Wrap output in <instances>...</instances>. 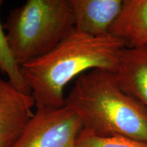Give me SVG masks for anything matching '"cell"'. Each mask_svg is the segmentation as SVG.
<instances>
[{
  "mask_svg": "<svg viewBox=\"0 0 147 147\" xmlns=\"http://www.w3.org/2000/svg\"><path fill=\"white\" fill-rule=\"evenodd\" d=\"M125 47L110 34L93 36L74 29L50 52L21 66L36 108L63 107L69 82L92 69L113 71Z\"/></svg>",
  "mask_w": 147,
  "mask_h": 147,
  "instance_id": "1",
  "label": "cell"
},
{
  "mask_svg": "<svg viewBox=\"0 0 147 147\" xmlns=\"http://www.w3.org/2000/svg\"><path fill=\"white\" fill-rule=\"evenodd\" d=\"M64 106L92 134L147 143V108L121 89L112 71L95 69L79 76Z\"/></svg>",
  "mask_w": 147,
  "mask_h": 147,
  "instance_id": "2",
  "label": "cell"
},
{
  "mask_svg": "<svg viewBox=\"0 0 147 147\" xmlns=\"http://www.w3.org/2000/svg\"><path fill=\"white\" fill-rule=\"evenodd\" d=\"M13 57L21 67L56 47L74 29L69 0H27L10 10L3 25Z\"/></svg>",
  "mask_w": 147,
  "mask_h": 147,
  "instance_id": "3",
  "label": "cell"
},
{
  "mask_svg": "<svg viewBox=\"0 0 147 147\" xmlns=\"http://www.w3.org/2000/svg\"><path fill=\"white\" fill-rule=\"evenodd\" d=\"M83 126L70 108H37L13 147H75Z\"/></svg>",
  "mask_w": 147,
  "mask_h": 147,
  "instance_id": "4",
  "label": "cell"
},
{
  "mask_svg": "<svg viewBox=\"0 0 147 147\" xmlns=\"http://www.w3.org/2000/svg\"><path fill=\"white\" fill-rule=\"evenodd\" d=\"M32 93L0 78V147H13L34 115Z\"/></svg>",
  "mask_w": 147,
  "mask_h": 147,
  "instance_id": "5",
  "label": "cell"
},
{
  "mask_svg": "<svg viewBox=\"0 0 147 147\" xmlns=\"http://www.w3.org/2000/svg\"><path fill=\"white\" fill-rule=\"evenodd\" d=\"M74 29L93 36L109 34L123 5V0H69Z\"/></svg>",
  "mask_w": 147,
  "mask_h": 147,
  "instance_id": "6",
  "label": "cell"
},
{
  "mask_svg": "<svg viewBox=\"0 0 147 147\" xmlns=\"http://www.w3.org/2000/svg\"><path fill=\"white\" fill-rule=\"evenodd\" d=\"M112 72L121 89L147 108V45L123 48Z\"/></svg>",
  "mask_w": 147,
  "mask_h": 147,
  "instance_id": "7",
  "label": "cell"
},
{
  "mask_svg": "<svg viewBox=\"0 0 147 147\" xmlns=\"http://www.w3.org/2000/svg\"><path fill=\"white\" fill-rule=\"evenodd\" d=\"M109 34L126 48L147 45V0H123V5Z\"/></svg>",
  "mask_w": 147,
  "mask_h": 147,
  "instance_id": "8",
  "label": "cell"
},
{
  "mask_svg": "<svg viewBox=\"0 0 147 147\" xmlns=\"http://www.w3.org/2000/svg\"><path fill=\"white\" fill-rule=\"evenodd\" d=\"M3 1L0 0V8ZM0 71L6 75L8 80L16 87L26 93H31L30 89L25 82L22 75L21 67L14 60L9 47L6 34L0 21Z\"/></svg>",
  "mask_w": 147,
  "mask_h": 147,
  "instance_id": "9",
  "label": "cell"
},
{
  "mask_svg": "<svg viewBox=\"0 0 147 147\" xmlns=\"http://www.w3.org/2000/svg\"><path fill=\"white\" fill-rule=\"evenodd\" d=\"M75 147H147V143L121 136H101L82 129Z\"/></svg>",
  "mask_w": 147,
  "mask_h": 147,
  "instance_id": "10",
  "label": "cell"
}]
</instances>
